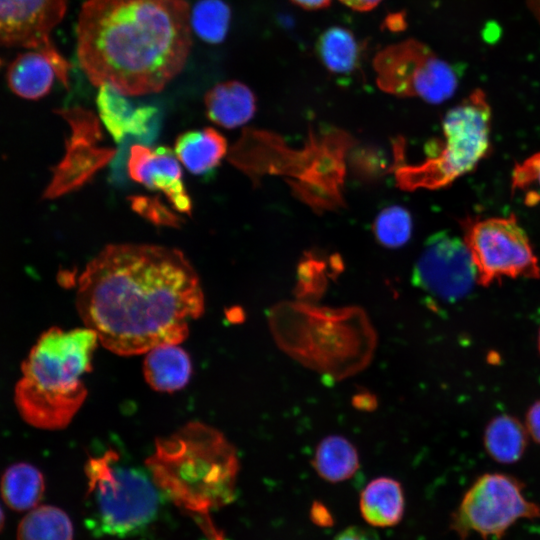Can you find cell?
<instances>
[{"instance_id": "cell-31", "label": "cell", "mask_w": 540, "mask_h": 540, "mask_svg": "<svg viewBox=\"0 0 540 540\" xmlns=\"http://www.w3.org/2000/svg\"><path fill=\"white\" fill-rule=\"evenodd\" d=\"M312 520L321 526H328L332 524V516L329 511L321 503H315L311 509Z\"/></svg>"}, {"instance_id": "cell-1", "label": "cell", "mask_w": 540, "mask_h": 540, "mask_svg": "<svg viewBox=\"0 0 540 540\" xmlns=\"http://www.w3.org/2000/svg\"><path fill=\"white\" fill-rule=\"evenodd\" d=\"M204 306L200 279L175 248L111 244L78 279L76 307L85 327L122 356L181 343Z\"/></svg>"}, {"instance_id": "cell-20", "label": "cell", "mask_w": 540, "mask_h": 540, "mask_svg": "<svg viewBox=\"0 0 540 540\" xmlns=\"http://www.w3.org/2000/svg\"><path fill=\"white\" fill-rule=\"evenodd\" d=\"M45 491V480L41 471L29 463L9 466L0 481V492L5 504L17 512L30 511L37 507Z\"/></svg>"}, {"instance_id": "cell-30", "label": "cell", "mask_w": 540, "mask_h": 540, "mask_svg": "<svg viewBox=\"0 0 540 540\" xmlns=\"http://www.w3.org/2000/svg\"><path fill=\"white\" fill-rule=\"evenodd\" d=\"M525 427L533 440L540 444V400L534 402L529 408Z\"/></svg>"}, {"instance_id": "cell-21", "label": "cell", "mask_w": 540, "mask_h": 540, "mask_svg": "<svg viewBox=\"0 0 540 540\" xmlns=\"http://www.w3.org/2000/svg\"><path fill=\"white\" fill-rule=\"evenodd\" d=\"M527 441L526 427L515 417L506 414L494 417L484 432L487 453L502 464L517 462L524 454Z\"/></svg>"}, {"instance_id": "cell-32", "label": "cell", "mask_w": 540, "mask_h": 540, "mask_svg": "<svg viewBox=\"0 0 540 540\" xmlns=\"http://www.w3.org/2000/svg\"><path fill=\"white\" fill-rule=\"evenodd\" d=\"M343 4L356 11H369L375 8L382 0H340Z\"/></svg>"}, {"instance_id": "cell-19", "label": "cell", "mask_w": 540, "mask_h": 540, "mask_svg": "<svg viewBox=\"0 0 540 540\" xmlns=\"http://www.w3.org/2000/svg\"><path fill=\"white\" fill-rule=\"evenodd\" d=\"M56 71L49 59L36 50L19 54L7 69V83L19 97L37 100L46 96Z\"/></svg>"}, {"instance_id": "cell-16", "label": "cell", "mask_w": 540, "mask_h": 540, "mask_svg": "<svg viewBox=\"0 0 540 540\" xmlns=\"http://www.w3.org/2000/svg\"><path fill=\"white\" fill-rule=\"evenodd\" d=\"M143 374L157 392L172 393L183 389L192 374L188 353L177 344H163L145 353Z\"/></svg>"}, {"instance_id": "cell-8", "label": "cell", "mask_w": 540, "mask_h": 540, "mask_svg": "<svg viewBox=\"0 0 540 540\" xmlns=\"http://www.w3.org/2000/svg\"><path fill=\"white\" fill-rule=\"evenodd\" d=\"M378 86L403 97L430 104L451 98L458 87L454 68L426 44L407 39L381 49L373 59Z\"/></svg>"}, {"instance_id": "cell-22", "label": "cell", "mask_w": 540, "mask_h": 540, "mask_svg": "<svg viewBox=\"0 0 540 540\" xmlns=\"http://www.w3.org/2000/svg\"><path fill=\"white\" fill-rule=\"evenodd\" d=\"M313 466L324 480L337 483L351 478L359 468V456L354 445L346 438L331 435L317 446Z\"/></svg>"}, {"instance_id": "cell-36", "label": "cell", "mask_w": 540, "mask_h": 540, "mask_svg": "<svg viewBox=\"0 0 540 540\" xmlns=\"http://www.w3.org/2000/svg\"><path fill=\"white\" fill-rule=\"evenodd\" d=\"M538 348H539V352H540V330H539V335H538Z\"/></svg>"}, {"instance_id": "cell-2", "label": "cell", "mask_w": 540, "mask_h": 540, "mask_svg": "<svg viewBox=\"0 0 540 540\" xmlns=\"http://www.w3.org/2000/svg\"><path fill=\"white\" fill-rule=\"evenodd\" d=\"M190 11L186 0H86L76 27L81 69L126 96L161 91L190 54Z\"/></svg>"}, {"instance_id": "cell-15", "label": "cell", "mask_w": 540, "mask_h": 540, "mask_svg": "<svg viewBox=\"0 0 540 540\" xmlns=\"http://www.w3.org/2000/svg\"><path fill=\"white\" fill-rule=\"evenodd\" d=\"M207 117L225 128L247 123L255 114L256 98L251 89L237 80L220 82L204 96Z\"/></svg>"}, {"instance_id": "cell-33", "label": "cell", "mask_w": 540, "mask_h": 540, "mask_svg": "<svg viewBox=\"0 0 540 540\" xmlns=\"http://www.w3.org/2000/svg\"><path fill=\"white\" fill-rule=\"evenodd\" d=\"M297 6L306 10H318L329 6L331 0H291Z\"/></svg>"}, {"instance_id": "cell-10", "label": "cell", "mask_w": 540, "mask_h": 540, "mask_svg": "<svg viewBox=\"0 0 540 540\" xmlns=\"http://www.w3.org/2000/svg\"><path fill=\"white\" fill-rule=\"evenodd\" d=\"M66 10L67 0H0V46L41 52L53 65L57 78L68 87L71 65L51 39Z\"/></svg>"}, {"instance_id": "cell-29", "label": "cell", "mask_w": 540, "mask_h": 540, "mask_svg": "<svg viewBox=\"0 0 540 540\" xmlns=\"http://www.w3.org/2000/svg\"><path fill=\"white\" fill-rule=\"evenodd\" d=\"M333 540H380V538L372 528L354 525L340 531Z\"/></svg>"}, {"instance_id": "cell-24", "label": "cell", "mask_w": 540, "mask_h": 540, "mask_svg": "<svg viewBox=\"0 0 540 540\" xmlns=\"http://www.w3.org/2000/svg\"><path fill=\"white\" fill-rule=\"evenodd\" d=\"M17 540H73V525L62 509L40 505L20 521Z\"/></svg>"}, {"instance_id": "cell-12", "label": "cell", "mask_w": 540, "mask_h": 540, "mask_svg": "<svg viewBox=\"0 0 540 540\" xmlns=\"http://www.w3.org/2000/svg\"><path fill=\"white\" fill-rule=\"evenodd\" d=\"M71 126L66 154L53 170V177L45 190V198H55L83 185L114 155V150L99 148L100 126L95 115L82 107L57 111Z\"/></svg>"}, {"instance_id": "cell-23", "label": "cell", "mask_w": 540, "mask_h": 540, "mask_svg": "<svg viewBox=\"0 0 540 540\" xmlns=\"http://www.w3.org/2000/svg\"><path fill=\"white\" fill-rule=\"evenodd\" d=\"M317 54L332 73L347 75L360 64V46L354 34L341 26L326 29L318 38Z\"/></svg>"}, {"instance_id": "cell-18", "label": "cell", "mask_w": 540, "mask_h": 540, "mask_svg": "<svg viewBox=\"0 0 540 540\" xmlns=\"http://www.w3.org/2000/svg\"><path fill=\"white\" fill-rule=\"evenodd\" d=\"M359 509L362 518L372 527L397 525L405 509L401 484L390 477L373 479L360 494Z\"/></svg>"}, {"instance_id": "cell-4", "label": "cell", "mask_w": 540, "mask_h": 540, "mask_svg": "<svg viewBox=\"0 0 540 540\" xmlns=\"http://www.w3.org/2000/svg\"><path fill=\"white\" fill-rule=\"evenodd\" d=\"M99 340L85 328L52 327L36 341L21 366L14 402L25 422L59 430L70 424L87 397L84 376Z\"/></svg>"}, {"instance_id": "cell-11", "label": "cell", "mask_w": 540, "mask_h": 540, "mask_svg": "<svg viewBox=\"0 0 540 540\" xmlns=\"http://www.w3.org/2000/svg\"><path fill=\"white\" fill-rule=\"evenodd\" d=\"M412 282L445 303L468 295L477 283V274L464 240L447 232L433 234L415 263Z\"/></svg>"}, {"instance_id": "cell-7", "label": "cell", "mask_w": 540, "mask_h": 540, "mask_svg": "<svg viewBox=\"0 0 540 540\" xmlns=\"http://www.w3.org/2000/svg\"><path fill=\"white\" fill-rule=\"evenodd\" d=\"M462 226L479 285L487 287L503 278H540L538 258L515 215L467 218Z\"/></svg>"}, {"instance_id": "cell-34", "label": "cell", "mask_w": 540, "mask_h": 540, "mask_svg": "<svg viewBox=\"0 0 540 540\" xmlns=\"http://www.w3.org/2000/svg\"><path fill=\"white\" fill-rule=\"evenodd\" d=\"M529 9L540 24V0H527Z\"/></svg>"}, {"instance_id": "cell-25", "label": "cell", "mask_w": 540, "mask_h": 540, "mask_svg": "<svg viewBox=\"0 0 540 540\" xmlns=\"http://www.w3.org/2000/svg\"><path fill=\"white\" fill-rule=\"evenodd\" d=\"M230 20L231 10L223 0H198L190 11L192 30L210 44L224 41Z\"/></svg>"}, {"instance_id": "cell-5", "label": "cell", "mask_w": 540, "mask_h": 540, "mask_svg": "<svg viewBox=\"0 0 540 540\" xmlns=\"http://www.w3.org/2000/svg\"><path fill=\"white\" fill-rule=\"evenodd\" d=\"M115 449L89 457L88 523L93 533L114 537L136 534L156 518L160 490L150 473L124 464Z\"/></svg>"}, {"instance_id": "cell-17", "label": "cell", "mask_w": 540, "mask_h": 540, "mask_svg": "<svg viewBox=\"0 0 540 540\" xmlns=\"http://www.w3.org/2000/svg\"><path fill=\"white\" fill-rule=\"evenodd\" d=\"M226 152V139L211 127L180 134L174 146L177 159L198 176L211 175Z\"/></svg>"}, {"instance_id": "cell-3", "label": "cell", "mask_w": 540, "mask_h": 540, "mask_svg": "<svg viewBox=\"0 0 540 540\" xmlns=\"http://www.w3.org/2000/svg\"><path fill=\"white\" fill-rule=\"evenodd\" d=\"M145 463L160 492L186 510L208 512L235 498L237 451L221 431L203 422H188L158 438Z\"/></svg>"}, {"instance_id": "cell-28", "label": "cell", "mask_w": 540, "mask_h": 540, "mask_svg": "<svg viewBox=\"0 0 540 540\" xmlns=\"http://www.w3.org/2000/svg\"><path fill=\"white\" fill-rule=\"evenodd\" d=\"M132 209L142 217L157 225L179 227L181 219L158 198L132 196L129 198Z\"/></svg>"}, {"instance_id": "cell-13", "label": "cell", "mask_w": 540, "mask_h": 540, "mask_svg": "<svg viewBox=\"0 0 540 540\" xmlns=\"http://www.w3.org/2000/svg\"><path fill=\"white\" fill-rule=\"evenodd\" d=\"M127 168L134 181L150 190L163 192L177 211L191 214L192 201L183 184L178 159L171 149L135 144L130 148Z\"/></svg>"}, {"instance_id": "cell-27", "label": "cell", "mask_w": 540, "mask_h": 540, "mask_svg": "<svg viewBox=\"0 0 540 540\" xmlns=\"http://www.w3.org/2000/svg\"><path fill=\"white\" fill-rule=\"evenodd\" d=\"M512 191L523 195L524 203H540V151L517 163L512 171Z\"/></svg>"}, {"instance_id": "cell-9", "label": "cell", "mask_w": 540, "mask_h": 540, "mask_svg": "<svg viewBox=\"0 0 540 540\" xmlns=\"http://www.w3.org/2000/svg\"><path fill=\"white\" fill-rule=\"evenodd\" d=\"M523 485L515 478L486 473L466 491L452 513L450 528L460 540L477 533L483 540L501 539L519 519L540 518V506L524 496Z\"/></svg>"}, {"instance_id": "cell-6", "label": "cell", "mask_w": 540, "mask_h": 540, "mask_svg": "<svg viewBox=\"0 0 540 540\" xmlns=\"http://www.w3.org/2000/svg\"><path fill=\"white\" fill-rule=\"evenodd\" d=\"M491 121L487 96L477 88L447 111L442 122L444 139L423 163L403 171L404 184L436 189L471 172L490 151Z\"/></svg>"}, {"instance_id": "cell-35", "label": "cell", "mask_w": 540, "mask_h": 540, "mask_svg": "<svg viewBox=\"0 0 540 540\" xmlns=\"http://www.w3.org/2000/svg\"><path fill=\"white\" fill-rule=\"evenodd\" d=\"M4 521H5V517H4V514H3V511L0 507V531L2 530L3 526H4Z\"/></svg>"}, {"instance_id": "cell-14", "label": "cell", "mask_w": 540, "mask_h": 540, "mask_svg": "<svg viewBox=\"0 0 540 540\" xmlns=\"http://www.w3.org/2000/svg\"><path fill=\"white\" fill-rule=\"evenodd\" d=\"M96 103L101 121L117 143L127 136L146 141L154 137L159 119L156 107L135 105L108 84L99 86Z\"/></svg>"}, {"instance_id": "cell-26", "label": "cell", "mask_w": 540, "mask_h": 540, "mask_svg": "<svg viewBox=\"0 0 540 540\" xmlns=\"http://www.w3.org/2000/svg\"><path fill=\"white\" fill-rule=\"evenodd\" d=\"M373 231L383 246L389 248L403 246L411 237V215L403 207H387L375 218Z\"/></svg>"}]
</instances>
